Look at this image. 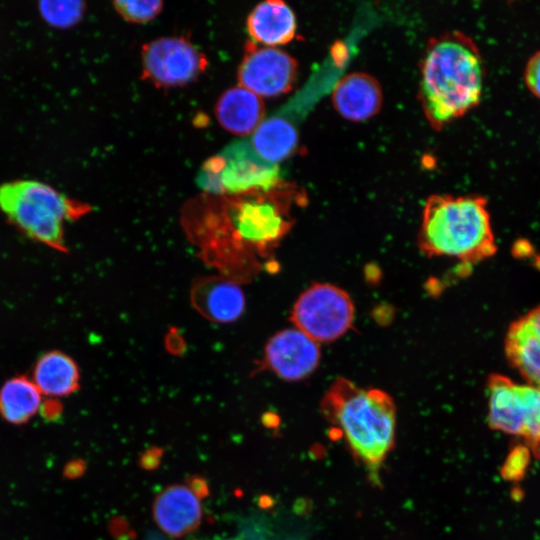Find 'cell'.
Listing matches in <instances>:
<instances>
[{
  "instance_id": "1",
  "label": "cell",
  "mask_w": 540,
  "mask_h": 540,
  "mask_svg": "<svg viewBox=\"0 0 540 540\" xmlns=\"http://www.w3.org/2000/svg\"><path fill=\"white\" fill-rule=\"evenodd\" d=\"M272 192L222 196L186 220L200 254L238 283L261 267L292 226L288 208Z\"/></svg>"
},
{
  "instance_id": "2",
  "label": "cell",
  "mask_w": 540,
  "mask_h": 540,
  "mask_svg": "<svg viewBox=\"0 0 540 540\" xmlns=\"http://www.w3.org/2000/svg\"><path fill=\"white\" fill-rule=\"evenodd\" d=\"M483 63L477 46L461 32L429 41L421 63L419 97L431 126L441 129L478 105Z\"/></svg>"
},
{
  "instance_id": "3",
  "label": "cell",
  "mask_w": 540,
  "mask_h": 540,
  "mask_svg": "<svg viewBox=\"0 0 540 540\" xmlns=\"http://www.w3.org/2000/svg\"><path fill=\"white\" fill-rule=\"evenodd\" d=\"M320 412L352 456L369 471L377 472L395 444L396 406L392 397L339 377L322 397Z\"/></svg>"
},
{
  "instance_id": "4",
  "label": "cell",
  "mask_w": 540,
  "mask_h": 540,
  "mask_svg": "<svg viewBox=\"0 0 540 540\" xmlns=\"http://www.w3.org/2000/svg\"><path fill=\"white\" fill-rule=\"evenodd\" d=\"M417 239L426 256L453 257L466 264L481 262L497 251L487 202L475 195L430 196Z\"/></svg>"
},
{
  "instance_id": "5",
  "label": "cell",
  "mask_w": 540,
  "mask_h": 540,
  "mask_svg": "<svg viewBox=\"0 0 540 540\" xmlns=\"http://www.w3.org/2000/svg\"><path fill=\"white\" fill-rule=\"evenodd\" d=\"M0 210L31 239L65 251L64 223L87 209L37 180L0 185Z\"/></svg>"
},
{
  "instance_id": "6",
  "label": "cell",
  "mask_w": 540,
  "mask_h": 540,
  "mask_svg": "<svg viewBox=\"0 0 540 540\" xmlns=\"http://www.w3.org/2000/svg\"><path fill=\"white\" fill-rule=\"evenodd\" d=\"M279 166L257 161L237 139L206 160L196 177L198 186L218 196L271 192L280 186Z\"/></svg>"
},
{
  "instance_id": "7",
  "label": "cell",
  "mask_w": 540,
  "mask_h": 540,
  "mask_svg": "<svg viewBox=\"0 0 540 540\" xmlns=\"http://www.w3.org/2000/svg\"><path fill=\"white\" fill-rule=\"evenodd\" d=\"M290 319L295 328L317 343L331 342L350 329L354 304L343 289L329 283H315L298 297Z\"/></svg>"
},
{
  "instance_id": "8",
  "label": "cell",
  "mask_w": 540,
  "mask_h": 540,
  "mask_svg": "<svg viewBox=\"0 0 540 540\" xmlns=\"http://www.w3.org/2000/svg\"><path fill=\"white\" fill-rule=\"evenodd\" d=\"M487 392L490 428L521 436L528 443L539 436L540 388L495 373L488 377Z\"/></svg>"
},
{
  "instance_id": "9",
  "label": "cell",
  "mask_w": 540,
  "mask_h": 540,
  "mask_svg": "<svg viewBox=\"0 0 540 540\" xmlns=\"http://www.w3.org/2000/svg\"><path fill=\"white\" fill-rule=\"evenodd\" d=\"M142 78L158 87L182 86L197 79L207 58L183 37H161L141 51Z\"/></svg>"
},
{
  "instance_id": "10",
  "label": "cell",
  "mask_w": 540,
  "mask_h": 540,
  "mask_svg": "<svg viewBox=\"0 0 540 540\" xmlns=\"http://www.w3.org/2000/svg\"><path fill=\"white\" fill-rule=\"evenodd\" d=\"M297 75V62L275 47L248 42L238 69L239 85L259 97L287 93Z\"/></svg>"
},
{
  "instance_id": "11",
  "label": "cell",
  "mask_w": 540,
  "mask_h": 540,
  "mask_svg": "<svg viewBox=\"0 0 540 540\" xmlns=\"http://www.w3.org/2000/svg\"><path fill=\"white\" fill-rule=\"evenodd\" d=\"M300 99L297 98L265 118L241 142L260 163L279 166L294 151L298 141L297 123L300 119Z\"/></svg>"
},
{
  "instance_id": "12",
  "label": "cell",
  "mask_w": 540,
  "mask_h": 540,
  "mask_svg": "<svg viewBox=\"0 0 540 540\" xmlns=\"http://www.w3.org/2000/svg\"><path fill=\"white\" fill-rule=\"evenodd\" d=\"M319 343L297 328L283 329L266 343L263 367L286 381L309 376L320 361Z\"/></svg>"
},
{
  "instance_id": "13",
  "label": "cell",
  "mask_w": 540,
  "mask_h": 540,
  "mask_svg": "<svg viewBox=\"0 0 540 540\" xmlns=\"http://www.w3.org/2000/svg\"><path fill=\"white\" fill-rule=\"evenodd\" d=\"M504 349L510 365L530 385L540 388V305L510 324Z\"/></svg>"
},
{
  "instance_id": "14",
  "label": "cell",
  "mask_w": 540,
  "mask_h": 540,
  "mask_svg": "<svg viewBox=\"0 0 540 540\" xmlns=\"http://www.w3.org/2000/svg\"><path fill=\"white\" fill-rule=\"evenodd\" d=\"M191 303L206 319L227 323L237 320L245 308V295L240 283L219 276H206L191 288Z\"/></svg>"
},
{
  "instance_id": "15",
  "label": "cell",
  "mask_w": 540,
  "mask_h": 540,
  "mask_svg": "<svg viewBox=\"0 0 540 540\" xmlns=\"http://www.w3.org/2000/svg\"><path fill=\"white\" fill-rule=\"evenodd\" d=\"M152 512L159 528L173 537L195 531L202 520L199 499L186 485L180 484L163 489L154 499Z\"/></svg>"
},
{
  "instance_id": "16",
  "label": "cell",
  "mask_w": 540,
  "mask_h": 540,
  "mask_svg": "<svg viewBox=\"0 0 540 540\" xmlns=\"http://www.w3.org/2000/svg\"><path fill=\"white\" fill-rule=\"evenodd\" d=\"M383 95L378 81L369 74L346 75L335 86L332 102L336 111L350 121H364L381 108Z\"/></svg>"
},
{
  "instance_id": "17",
  "label": "cell",
  "mask_w": 540,
  "mask_h": 540,
  "mask_svg": "<svg viewBox=\"0 0 540 540\" xmlns=\"http://www.w3.org/2000/svg\"><path fill=\"white\" fill-rule=\"evenodd\" d=\"M264 113L261 98L240 85L226 90L215 108L220 125L239 136L250 135L264 119Z\"/></svg>"
},
{
  "instance_id": "18",
  "label": "cell",
  "mask_w": 540,
  "mask_h": 540,
  "mask_svg": "<svg viewBox=\"0 0 540 540\" xmlns=\"http://www.w3.org/2000/svg\"><path fill=\"white\" fill-rule=\"evenodd\" d=\"M247 30L254 43L268 47L290 42L296 33L292 9L281 0L258 4L247 18Z\"/></svg>"
},
{
  "instance_id": "19",
  "label": "cell",
  "mask_w": 540,
  "mask_h": 540,
  "mask_svg": "<svg viewBox=\"0 0 540 540\" xmlns=\"http://www.w3.org/2000/svg\"><path fill=\"white\" fill-rule=\"evenodd\" d=\"M32 377L41 394L49 397L68 396L79 389L78 365L61 351L41 355L34 365Z\"/></svg>"
},
{
  "instance_id": "20",
  "label": "cell",
  "mask_w": 540,
  "mask_h": 540,
  "mask_svg": "<svg viewBox=\"0 0 540 540\" xmlns=\"http://www.w3.org/2000/svg\"><path fill=\"white\" fill-rule=\"evenodd\" d=\"M42 409V394L32 379L16 376L0 388V416L8 423H27Z\"/></svg>"
},
{
  "instance_id": "21",
  "label": "cell",
  "mask_w": 540,
  "mask_h": 540,
  "mask_svg": "<svg viewBox=\"0 0 540 540\" xmlns=\"http://www.w3.org/2000/svg\"><path fill=\"white\" fill-rule=\"evenodd\" d=\"M40 10L49 24L66 27L79 21L84 4L79 1H49L41 3Z\"/></svg>"
},
{
  "instance_id": "22",
  "label": "cell",
  "mask_w": 540,
  "mask_h": 540,
  "mask_svg": "<svg viewBox=\"0 0 540 540\" xmlns=\"http://www.w3.org/2000/svg\"><path fill=\"white\" fill-rule=\"evenodd\" d=\"M113 5L122 18L133 23L149 22L154 19L162 9V2L156 0H118L115 1Z\"/></svg>"
},
{
  "instance_id": "23",
  "label": "cell",
  "mask_w": 540,
  "mask_h": 540,
  "mask_svg": "<svg viewBox=\"0 0 540 540\" xmlns=\"http://www.w3.org/2000/svg\"><path fill=\"white\" fill-rule=\"evenodd\" d=\"M524 81L528 90L540 99V50L529 58L524 70Z\"/></svg>"
},
{
  "instance_id": "24",
  "label": "cell",
  "mask_w": 540,
  "mask_h": 540,
  "mask_svg": "<svg viewBox=\"0 0 540 540\" xmlns=\"http://www.w3.org/2000/svg\"><path fill=\"white\" fill-rule=\"evenodd\" d=\"M527 450L520 448L516 449L508 457L503 467L505 477L513 478L524 471L527 463Z\"/></svg>"
},
{
  "instance_id": "25",
  "label": "cell",
  "mask_w": 540,
  "mask_h": 540,
  "mask_svg": "<svg viewBox=\"0 0 540 540\" xmlns=\"http://www.w3.org/2000/svg\"><path fill=\"white\" fill-rule=\"evenodd\" d=\"M163 456V449L160 447H150L145 450L139 458V465L147 471L155 470L159 467Z\"/></svg>"
},
{
  "instance_id": "26",
  "label": "cell",
  "mask_w": 540,
  "mask_h": 540,
  "mask_svg": "<svg viewBox=\"0 0 540 540\" xmlns=\"http://www.w3.org/2000/svg\"><path fill=\"white\" fill-rule=\"evenodd\" d=\"M186 486L198 499L206 498L209 495L208 482L200 475H190L187 477Z\"/></svg>"
},
{
  "instance_id": "27",
  "label": "cell",
  "mask_w": 540,
  "mask_h": 540,
  "mask_svg": "<svg viewBox=\"0 0 540 540\" xmlns=\"http://www.w3.org/2000/svg\"><path fill=\"white\" fill-rule=\"evenodd\" d=\"M528 445L531 448V450L533 451V453L538 458H540V434L535 440L529 442Z\"/></svg>"
},
{
  "instance_id": "28",
  "label": "cell",
  "mask_w": 540,
  "mask_h": 540,
  "mask_svg": "<svg viewBox=\"0 0 540 540\" xmlns=\"http://www.w3.org/2000/svg\"><path fill=\"white\" fill-rule=\"evenodd\" d=\"M236 540H238V539H236Z\"/></svg>"
}]
</instances>
